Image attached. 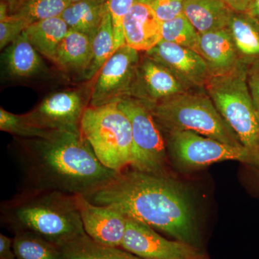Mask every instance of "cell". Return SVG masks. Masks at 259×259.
Returning <instances> with one entry per match:
<instances>
[{
    "mask_svg": "<svg viewBox=\"0 0 259 259\" xmlns=\"http://www.w3.org/2000/svg\"><path fill=\"white\" fill-rule=\"evenodd\" d=\"M228 28L242 64L258 62L259 24L245 13L233 12Z\"/></svg>",
    "mask_w": 259,
    "mask_h": 259,
    "instance_id": "21",
    "label": "cell"
},
{
    "mask_svg": "<svg viewBox=\"0 0 259 259\" xmlns=\"http://www.w3.org/2000/svg\"><path fill=\"white\" fill-rule=\"evenodd\" d=\"M144 54L165 66L191 90L204 89L212 76L204 59L189 48L161 40Z\"/></svg>",
    "mask_w": 259,
    "mask_h": 259,
    "instance_id": "12",
    "label": "cell"
},
{
    "mask_svg": "<svg viewBox=\"0 0 259 259\" xmlns=\"http://www.w3.org/2000/svg\"><path fill=\"white\" fill-rule=\"evenodd\" d=\"M93 38L69 29L56 54L54 64L61 70L84 74L91 62Z\"/></svg>",
    "mask_w": 259,
    "mask_h": 259,
    "instance_id": "19",
    "label": "cell"
},
{
    "mask_svg": "<svg viewBox=\"0 0 259 259\" xmlns=\"http://www.w3.org/2000/svg\"><path fill=\"white\" fill-rule=\"evenodd\" d=\"M63 259H144L120 248L94 241L88 235L61 247Z\"/></svg>",
    "mask_w": 259,
    "mask_h": 259,
    "instance_id": "23",
    "label": "cell"
},
{
    "mask_svg": "<svg viewBox=\"0 0 259 259\" xmlns=\"http://www.w3.org/2000/svg\"><path fill=\"white\" fill-rule=\"evenodd\" d=\"M214 106L259 167L257 111L246 81V66L229 74L212 76L204 88Z\"/></svg>",
    "mask_w": 259,
    "mask_h": 259,
    "instance_id": "5",
    "label": "cell"
},
{
    "mask_svg": "<svg viewBox=\"0 0 259 259\" xmlns=\"http://www.w3.org/2000/svg\"><path fill=\"white\" fill-rule=\"evenodd\" d=\"M115 52V37L111 15L108 11L93 39L91 62L83 75L85 79H91Z\"/></svg>",
    "mask_w": 259,
    "mask_h": 259,
    "instance_id": "25",
    "label": "cell"
},
{
    "mask_svg": "<svg viewBox=\"0 0 259 259\" xmlns=\"http://www.w3.org/2000/svg\"><path fill=\"white\" fill-rule=\"evenodd\" d=\"M166 134L168 155L182 168L199 169L226 161L253 164L250 153L243 146L223 144L191 131H172Z\"/></svg>",
    "mask_w": 259,
    "mask_h": 259,
    "instance_id": "8",
    "label": "cell"
},
{
    "mask_svg": "<svg viewBox=\"0 0 259 259\" xmlns=\"http://www.w3.org/2000/svg\"><path fill=\"white\" fill-rule=\"evenodd\" d=\"M0 259H17L13 249V241L9 237L0 234Z\"/></svg>",
    "mask_w": 259,
    "mask_h": 259,
    "instance_id": "33",
    "label": "cell"
},
{
    "mask_svg": "<svg viewBox=\"0 0 259 259\" xmlns=\"http://www.w3.org/2000/svg\"><path fill=\"white\" fill-rule=\"evenodd\" d=\"M0 130L19 139L47 138L54 131H47L32 124L25 115H15L0 109Z\"/></svg>",
    "mask_w": 259,
    "mask_h": 259,
    "instance_id": "28",
    "label": "cell"
},
{
    "mask_svg": "<svg viewBox=\"0 0 259 259\" xmlns=\"http://www.w3.org/2000/svg\"><path fill=\"white\" fill-rule=\"evenodd\" d=\"M3 57L7 72L15 79L34 77L45 71L39 53L24 32L8 46Z\"/></svg>",
    "mask_w": 259,
    "mask_h": 259,
    "instance_id": "18",
    "label": "cell"
},
{
    "mask_svg": "<svg viewBox=\"0 0 259 259\" xmlns=\"http://www.w3.org/2000/svg\"><path fill=\"white\" fill-rule=\"evenodd\" d=\"M126 45L147 52L162 40V22L151 5L135 3L123 23Z\"/></svg>",
    "mask_w": 259,
    "mask_h": 259,
    "instance_id": "16",
    "label": "cell"
},
{
    "mask_svg": "<svg viewBox=\"0 0 259 259\" xmlns=\"http://www.w3.org/2000/svg\"><path fill=\"white\" fill-rule=\"evenodd\" d=\"M199 34L182 13L162 23V40L195 50Z\"/></svg>",
    "mask_w": 259,
    "mask_h": 259,
    "instance_id": "27",
    "label": "cell"
},
{
    "mask_svg": "<svg viewBox=\"0 0 259 259\" xmlns=\"http://www.w3.org/2000/svg\"><path fill=\"white\" fill-rule=\"evenodd\" d=\"M154 0H135V3H142V4H146L151 5L152 4Z\"/></svg>",
    "mask_w": 259,
    "mask_h": 259,
    "instance_id": "37",
    "label": "cell"
},
{
    "mask_svg": "<svg viewBox=\"0 0 259 259\" xmlns=\"http://www.w3.org/2000/svg\"><path fill=\"white\" fill-rule=\"evenodd\" d=\"M85 109L79 92L64 91L44 99L25 115L40 128L81 134V122Z\"/></svg>",
    "mask_w": 259,
    "mask_h": 259,
    "instance_id": "11",
    "label": "cell"
},
{
    "mask_svg": "<svg viewBox=\"0 0 259 259\" xmlns=\"http://www.w3.org/2000/svg\"><path fill=\"white\" fill-rule=\"evenodd\" d=\"M76 202L86 234L100 244L121 248L127 218L115 209L90 202L83 195H76Z\"/></svg>",
    "mask_w": 259,
    "mask_h": 259,
    "instance_id": "14",
    "label": "cell"
},
{
    "mask_svg": "<svg viewBox=\"0 0 259 259\" xmlns=\"http://www.w3.org/2000/svg\"><path fill=\"white\" fill-rule=\"evenodd\" d=\"M108 0H81L72 3L61 15L71 30L83 32L93 39L105 15Z\"/></svg>",
    "mask_w": 259,
    "mask_h": 259,
    "instance_id": "22",
    "label": "cell"
},
{
    "mask_svg": "<svg viewBox=\"0 0 259 259\" xmlns=\"http://www.w3.org/2000/svg\"><path fill=\"white\" fill-rule=\"evenodd\" d=\"M135 0H108V10L111 15L115 37V51L126 45L123 23L132 8Z\"/></svg>",
    "mask_w": 259,
    "mask_h": 259,
    "instance_id": "29",
    "label": "cell"
},
{
    "mask_svg": "<svg viewBox=\"0 0 259 259\" xmlns=\"http://www.w3.org/2000/svg\"><path fill=\"white\" fill-rule=\"evenodd\" d=\"M147 105L163 134L191 131L223 144L243 146L204 89L189 90L156 105Z\"/></svg>",
    "mask_w": 259,
    "mask_h": 259,
    "instance_id": "4",
    "label": "cell"
},
{
    "mask_svg": "<svg viewBox=\"0 0 259 259\" xmlns=\"http://www.w3.org/2000/svg\"><path fill=\"white\" fill-rule=\"evenodd\" d=\"M15 144L14 161L27 190L87 196L118 173L99 161L81 134L54 131L47 138H15Z\"/></svg>",
    "mask_w": 259,
    "mask_h": 259,
    "instance_id": "2",
    "label": "cell"
},
{
    "mask_svg": "<svg viewBox=\"0 0 259 259\" xmlns=\"http://www.w3.org/2000/svg\"><path fill=\"white\" fill-rule=\"evenodd\" d=\"M233 11L222 0H185L183 14L199 34L228 28Z\"/></svg>",
    "mask_w": 259,
    "mask_h": 259,
    "instance_id": "17",
    "label": "cell"
},
{
    "mask_svg": "<svg viewBox=\"0 0 259 259\" xmlns=\"http://www.w3.org/2000/svg\"><path fill=\"white\" fill-rule=\"evenodd\" d=\"M141 58L139 51L127 45L116 50L99 71L90 105H107L128 97Z\"/></svg>",
    "mask_w": 259,
    "mask_h": 259,
    "instance_id": "9",
    "label": "cell"
},
{
    "mask_svg": "<svg viewBox=\"0 0 259 259\" xmlns=\"http://www.w3.org/2000/svg\"><path fill=\"white\" fill-rule=\"evenodd\" d=\"M246 81L256 111H259V61L246 67Z\"/></svg>",
    "mask_w": 259,
    "mask_h": 259,
    "instance_id": "32",
    "label": "cell"
},
{
    "mask_svg": "<svg viewBox=\"0 0 259 259\" xmlns=\"http://www.w3.org/2000/svg\"><path fill=\"white\" fill-rule=\"evenodd\" d=\"M1 221L14 231L31 232L62 247L85 236L76 195L24 189L2 202Z\"/></svg>",
    "mask_w": 259,
    "mask_h": 259,
    "instance_id": "3",
    "label": "cell"
},
{
    "mask_svg": "<svg viewBox=\"0 0 259 259\" xmlns=\"http://www.w3.org/2000/svg\"><path fill=\"white\" fill-rule=\"evenodd\" d=\"M28 25V23L21 19L12 16L0 21V48L2 50L15 41Z\"/></svg>",
    "mask_w": 259,
    "mask_h": 259,
    "instance_id": "30",
    "label": "cell"
},
{
    "mask_svg": "<svg viewBox=\"0 0 259 259\" xmlns=\"http://www.w3.org/2000/svg\"><path fill=\"white\" fill-rule=\"evenodd\" d=\"M69 30L60 16L30 24L24 32L37 52L54 64L58 49Z\"/></svg>",
    "mask_w": 259,
    "mask_h": 259,
    "instance_id": "20",
    "label": "cell"
},
{
    "mask_svg": "<svg viewBox=\"0 0 259 259\" xmlns=\"http://www.w3.org/2000/svg\"><path fill=\"white\" fill-rule=\"evenodd\" d=\"M81 134L104 166L116 172L130 166L132 127L117 102L87 107L81 119Z\"/></svg>",
    "mask_w": 259,
    "mask_h": 259,
    "instance_id": "6",
    "label": "cell"
},
{
    "mask_svg": "<svg viewBox=\"0 0 259 259\" xmlns=\"http://www.w3.org/2000/svg\"><path fill=\"white\" fill-rule=\"evenodd\" d=\"M13 249L17 259H63L60 246L31 232H15Z\"/></svg>",
    "mask_w": 259,
    "mask_h": 259,
    "instance_id": "24",
    "label": "cell"
},
{
    "mask_svg": "<svg viewBox=\"0 0 259 259\" xmlns=\"http://www.w3.org/2000/svg\"><path fill=\"white\" fill-rule=\"evenodd\" d=\"M84 197L199 248L198 223L192 197L185 186L167 175L127 167L110 183Z\"/></svg>",
    "mask_w": 259,
    "mask_h": 259,
    "instance_id": "1",
    "label": "cell"
},
{
    "mask_svg": "<svg viewBox=\"0 0 259 259\" xmlns=\"http://www.w3.org/2000/svg\"><path fill=\"white\" fill-rule=\"evenodd\" d=\"M245 13L259 24V0H252Z\"/></svg>",
    "mask_w": 259,
    "mask_h": 259,
    "instance_id": "35",
    "label": "cell"
},
{
    "mask_svg": "<svg viewBox=\"0 0 259 259\" xmlns=\"http://www.w3.org/2000/svg\"><path fill=\"white\" fill-rule=\"evenodd\" d=\"M121 248L144 259H210L198 247L166 239L147 225L129 218Z\"/></svg>",
    "mask_w": 259,
    "mask_h": 259,
    "instance_id": "10",
    "label": "cell"
},
{
    "mask_svg": "<svg viewBox=\"0 0 259 259\" xmlns=\"http://www.w3.org/2000/svg\"><path fill=\"white\" fill-rule=\"evenodd\" d=\"M257 120H258V139H259V111H257Z\"/></svg>",
    "mask_w": 259,
    "mask_h": 259,
    "instance_id": "38",
    "label": "cell"
},
{
    "mask_svg": "<svg viewBox=\"0 0 259 259\" xmlns=\"http://www.w3.org/2000/svg\"><path fill=\"white\" fill-rule=\"evenodd\" d=\"M192 90L163 65L144 55L141 58L128 97L153 105Z\"/></svg>",
    "mask_w": 259,
    "mask_h": 259,
    "instance_id": "13",
    "label": "cell"
},
{
    "mask_svg": "<svg viewBox=\"0 0 259 259\" xmlns=\"http://www.w3.org/2000/svg\"><path fill=\"white\" fill-rule=\"evenodd\" d=\"M117 102L132 127L133 153L130 168L144 173L166 175V139L149 106L133 97Z\"/></svg>",
    "mask_w": 259,
    "mask_h": 259,
    "instance_id": "7",
    "label": "cell"
},
{
    "mask_svg": "<svg viewBox=\"0 0 259 259\" xmlns=\"http://www.w3.org/2000/svg\"><path fill=\"white\" fill-rule=\"evenodd\" d=\"M233 12L245 13L252 0H222Z\"/></svg>",
    "mask_w": 259,
    "mask_h": 259,
    "instance_id": "34",
    "label": "cell"
},
{
    "mask_svg": "<svg viewBox=\"0 0 259 259\" xmlns=\"http://www.w3.org/2000/svg\"><path fill=\"white\" fill-rule=\"evenodd\" d=\"M194 51L205 61L211 76L229 74L243 65L228 28L199 34Z\"/></svg>",
    "mask_w": 259,
    "mask_h": 259,
    "instance_id": "15",
    "label": "cell"
},
{
    "mask_svg": "<svg viewBox=\"0 0 259 259\" xmlns=\"http://www.w3.org/2000/svg\"><path fill=\"white\" fill-rule=\"evenodd\" d=\"M1 1L5 2L8 5L10 8V13L12 10H14L15 7L17 6L22 1V0H1Z\"/></svg>",
    "mask_w": 259,
    "mask_h": 259,
    "instance_id": "36",
    "label": "cell"
},
{
    "mask_svg": "<svg viewBox=\"0 0 259 259\" xmlns=\"http://www.w3.org/2000/svg\"><path fill=\"white\" fill-rule=\"evenodd\" d=\"M185 0H154L151 5L162 23L169 21L183 13Z\"/></svg>",
    "mask_w": 259,
    "mask_h": 259,
    "instance_id": "31",
    "label": "cell"
},
{
    "mask_svg": "<svg viewBox=\"0 0 259 259\" xmlns=\"http://www.w3.org/2000/svg\"><path fill=\"white\" fill-rule=\"evenodd\" d=\"M81 1V0H69L70 3H71V4H72V3H77V2Z\"/></svg>",
    "mask_w": 259,
    "mask_h": 259,
    "instance_id": "39",
    "label": "cell"
},
{
    "mask_svg": "<svg viewBox=\"0 0 259 259\" xmlns=\"http://www.w3.org/2000/svg\"><path fill=\"white\" fill-rule=\"evenodd\" d=\"M71 5L69 0H22L10 16L21 19L30 24L60 17L65 10Z\"/></svg>",
    "mask_w": 259,
    "mask_h": 259,
    "instance_id": "26",
    "label": "cell"
}]
</instances>
